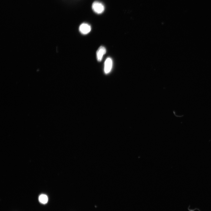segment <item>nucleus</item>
<instances>
[{
  "instance_id": "obj_1",
  "label": "nucleus",
  "mask_w": 211,
  "mask_h": 211,
  "mask_svg": "<svg viewBox=\"0 0 211 211\" xmlns=\"http://www.w3.org/2000/svg\"><path fill=\"white\" fill-rule=\"evenodd\" d=\"M92 10L97 14H101L104 11V7L101 3L97 1L94 2L92 5Z\"/></svg>"
},
{
  "instance_id": "obj_2",
  "label": "nucleus",
  "mask_w": 211,
  "mask_h": 211,
  "mask_svg": "<svg viewBox=\"0 0 211 211\" xmlns=\"http://www.w3.org/2000/svg\"><path fill=\"white\" fill-rule=\"evenodd\" d=\"M113 66L112 60L108 57L105 60L104 65V72L106 74L109 73L111 71Z\"/></svg>"
},
{
  "instance_id": "obj_3",
  "label": "nucleus",
  "mask_w": 211,
  "mask_h": 211,
  "mask_svg": "<svg viewBox=\"0 0 211 211\" xmlns=\"http://www.w3.org/2000/svg\"><path fill=\"white\" fill-rule=\"evenodd\" d=\"M79 30L82 34L86 35L89 33L91 31V27L89 24L83 23L80 26Z\"/></svg>"
},
{
  "instance_id": "obj_4",
  "label": "nucleus",
  "mask_w": 211,
  "mask_h": 211,
  "mask_svg": "<svg viewBox=\"0 0 211 211\" xmlns=\"http://www.w3.org/2000/svg\"><path fill=\"white\" fill-rule=\"evenodd\" d=\"M106 49L103 46H100L96 51V59L98 62H101L103 56L106 53Z\"/></svg>"
},
{
  "instance_id": "obj_5",
  "label": "nucleus",
  "mask_w": 211,
  "mask_h": 211,
  "mask_svg": "<svg viewBox=\"0 0 211 211\" xmlns=\"http://www.w3.org/2000/svg\"><path fill=\"white\" fill-rule=\"evenodd\" d=\"M48 199L47 195L45 194H41L38 197L39 202L41 204H45L48 202Z\"/></svg>"
}]
</instances>
